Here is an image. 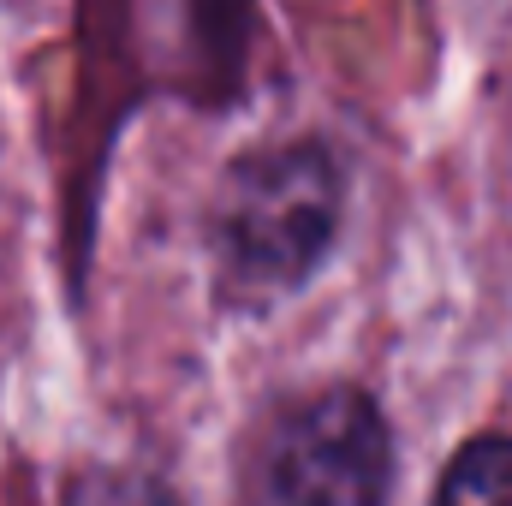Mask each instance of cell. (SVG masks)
I'll list each match as a JSON object with an SVG mask.
<instances>
[{"instance_id":"7a4b0ae2","label":"cell","mask_w":512,"mask_h":506,"mask_svg":"<svg viewBox=\"0 0 512 506\" xmlns=\"http://www.w3.org/2000/svg\"><path fill=\"white\" fill-rule=\"evenodd\" d=\"M393 447L358 387H322L268 417L251 453V506H382Z\"/></svg>"},{"instance_id":"6da1fadb","label":"cell","mask_w":512,"mask_h":506,"mask_svg":"<svg viewBox=\"0 0 512 506\" xmlns=\"http://www.w3.org/2000/svg\"><path fill=\"white\" fill-rule=\"evenodd\" d=\"M340 221V167L322 143L245 155L209 209V245L233 292H286L328 251Z\"/></svg>"},{"instance_id":"3957f363","label":"cell","mask_w":512,"mask_h":506,"mask_svg":"<svg viewBox=\"0 0 512 506\" xmlns=\"http://www.w3.org/2000/svg\"><path fill=\"white\" fill-rule=\"evenodd\" d=\"M435 506H512V441L507 435H477L453 453L441 471Z\"/></svg>"}]
</instances>
